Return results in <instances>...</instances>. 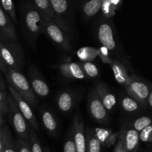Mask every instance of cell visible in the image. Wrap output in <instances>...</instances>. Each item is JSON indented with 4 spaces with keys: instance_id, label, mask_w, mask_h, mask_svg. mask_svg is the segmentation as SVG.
I'll return each mask as SVG.
<instances>
[{
    "instance_id": "26",
    "label": "cell",
    "mask_w": 152,
    "mask_h": 152,
    "mask_svg": "<svg viewBox=\"0 0 152 152\" xmlns=\"http://www.w3.org/2000/svg\"><path fill=\"white\" fill-rule=\"evenodd\" d=\"M80 64L84 73L86 74V77L94 78L99 75V69L95 64L91 62H83Z\"/></svg>"
},
{
    "instance_id": "34",
    "label": "cell",
    "mask_w": 152,
    "mask_h": 152,
    "mask_svg": "<svg viewBox=\"0 0 152 152\" xmlns=\"http://www.w3.org/2000/svg\"><path fill=\"white\" fill-rule=\"evenodd\" d=\"M99 50V57L100 58L101 60L102 61V62H104L105 64H108V65H111L113 62V59H111V58H109L108 56V53H105V51L108 50L106 48L102 47Z\"/></svg>"
},
{
    "instance_id": "22",
    "label": "cell",
    "mask_w": 152,
    "mask_h": 152,
    "mask_svg": "<svg viewBox=\"0 0 152 152\" xmlns=\"http://www.w3.org/2000/svg\"><path fill=\"white\" fill-rule=\"evenodd\" d=\"M86 140L88 152H101L100 140L92 129H88Z\"/></svg>"
},
{
    "instance_id": "23",
    "label": "cell",
    "mask_w": 152,
    "mask_h": 152,
    "mask_svg": "<svg viewBox=\"0 0 152 152\" xmlns=\"http://www.w3.org/2000/svg\"><path fill=\"white\" fill-rule=\"evenodd\" d=\"M102 0H89L83 6V13L87 16H94L102 9Z\"/></svg>"
},
{
    "instance_id": "18",
    "label": "cell",
    "mask_w": 152,
    "mask_h": 152,
    "mask_svg": "<svg viewBox=\"0 0 152 152\" xmlns=\"http://www.w3.org/2000/svg\"><path fill=\"white\" fill-rule=\"evenodd\" d=\"M31 1L34 7L44 15L47 20H53L56 22V16L51 7L50 0H31Z\"/></svg>"
},
{
    "instance_id": "33",
    "label": "cell",
    "mask_w": 152,
    "mask_h": 152,
    "mask_svg": "<svg viewBox=\"0 0 152 152\" xmlns=\"http://www.w3.org/2000/svg\"><path fill=\"white\" fill-rule=\"evenodd\" d=\"M114 152H129L126 148V145L124 143V137H123V130L120 132L119 137L117 139V142L116 144Z\"/></svg>"
},
{
    "instance_id": "36",
    "label": "cell",
    "mask_w": 152,
    "mask_h": 152,
    "mask_svg": "<svg viewBox=\"0 0 152 152\" xmlns=\"http://www.w3.org/2000/svg\"><path fill=\"white\" fill-rule=\"evenodd\" d=\"M18 147H19V152H32L30 145L22 140V139L18 140Z\"/></svg>"
},
{
    "instance_id": "35",
    "label": "cell",
    "mask_w": 152,
    "mask_h": 152,
    "mask_svg": "<svg viewBox=\"0 0 152 152\" xmlns=\"http://www.w3.org/2000/svg\"><path fill=\"white\" fill-rule=\"evenodd\" d=\"M102 10L105 15H111L112 13L111 1L110 0H102Z\"/></svg>"
},
{
    "instance_id": "28",
    "label": "cell",
    "mask_w": 152,
    "mask_h": 152,
    "mask_svg": "<svg viewBox=\"0 0 152 152\" xmlns=\"http://www.w3.org/2000/svg\"><path fill=\"white\" fill-rule=\"evenodd\" d=\"M151 118H150L149 117H145V116H144V117H140V118L137 119L136 120L134 121L133 128L135 130L137 131V132H140L142 129H144L145 127L151 125Z\"/></svg>"
},
{
    "instance_id": "9",
    "label": "cell",
    "mask_w": 152,
    "mask_h": 152,
    "mask_svg": "<svg viewBox=\"0 0 152 152\" xmlns=\"http://www.w3.org/2000/svg\"><path fill=\"white\" fill-rule=\"evenodd\" d=\"M71 131L74 135L77 152H88L87 140L85 134L84 123L79 114H76L74 117Z\"/></svg>"
},
{
    "instance_id": "14",
    "label": "cell",
    "mask_w": 152,
    "mask_h": 152,
    "mask_svg": "<svg viewBox=\"0 0 152 152\" xmlns=\"http://www.w3.org/2000/svg\"><path fill=\"white\" fill-rule=\"evenodd\" d=\"M96 92L102 103L108 111L114 109L117 104V99L114 94L110 92L103 83H98L95 86Z\"/></svg>"
},
{
    "instance_id": "1",
    "label": "cell",
    "mask_w": 152,
    "mask_h": 152,
    "mask_svg": "<svg viewBox=\"0 0 152 152\" xmlns=\"http://www.w3.org/2000/svg\"><path fill=\"white\" fill-rule=\"evenodd\" d=\"M5 74L8 84L11 85L31 106L37 105L38 102L37 94L33 90L30 82L28 81L26 77L19 70L8 68Z\"/></svg>"
},
{
    "instance_id": "6",
    "label": "cell",
    "mask_w": 152,
    "mask_h": 152,
    "mask_svg": "<svg viewBox=\"0 0 152 152\" xmlns=\"http://www.w3.org/2000/svg\"><path fill=\"white\" fill-rule=\"evenodd\" d=\"M124 87L128 94L140 103L144 105L148 103L151 91L146 83L137 80L134 77H131L129 83Z\"/></svg>"
},
{
    "instance_id": "40",
    "label": "cell",
    "mask_w": 152,
    "mask_h": 152,
    "mask_svg": "<svg viewBox=\"0 0 152 152\" xmlns=\"http://www.w3.org/2000/svg\"><path fill=\"white\" fill-rule=\"evenodd\" d=\"M148 104H149L150 106L152 108V91H151V93H150V95H149V97H148Z\"/></svg>"
},
{
    "instance_id": "19",
    "label": "cell",
    "mask_w": 152,
    "mask_h": 152,
    "mask_svg": "<svg viewBox=\"0 0 152 152\" xmlns=\"http://www.w3.org/2000/svg\"><path fill=\"white\" fill-rule=\"evenodd\" d=\"M74 96L72 94L65 91L58 96L57 106L62 112H68L72 109L74 106Z\"/></svg>"
},
{
    "instance_id": "16",
    "label": "cell",
    "mask_w": 152,
    "mask_h": 152,
    "mask_svg": "<svg viewBox=\"0 0 152 152\" xmlns=\"http://www.w3.org/2000/svg\"><path fill=\"white\" fill-rule=\"evenodd\" d=\"M116 81L120 85L126 86L129 83L131 77L128 74L126 67L120 61L114 60L111 65Z\"/></svg>"
},
{
    "instance_id": "13",
    "label": "cell",
    "mask_w": 152,
    "mask_h": 152,
    "mask_svg": "<svg viewBox=\"0 0 152 152\" xmlns=\"http://www.w3.org/2000/svg\"><path fill=\"white\" fill-rule=\"evenodd\" d=\"M59 70L67 78L83 80L86 77L81 65L77 62H64L59 65Z\"/></svg>"
},
{
    "instance_id": "2",
    "label": "cell",
    "mask_w": 152,
    "mask_h": 152,
    "mask_svg": "<svg viewBox=\"0 0 152 152\" xmlns=\"http://www.w3.org/2000/svg\"><path fill=\"white\" fill-rule=\"evenodd\" d=\"M47 19L35 7H27L24 10L23 25L27 34L31 39L36 41L39 36L43 34Z\"/></svg>"
},
{
    "instance_id": "32",
    "label": "cell",
    "mask_w": 152,
    "mask_h": 152,
    "mask_svg": "<svg viewBox=\"0 0 152 152\" xmlns=\"http://www.w3.org/2000/svg\"><path fill=\"white\" fill-rule=\"evenodd\" d=\"M64 152H77V148H76L75 142L74 140V135L71 131V135H69L67 139L66 142L64 144Z\"/></svg>"
},
{
    "instance_id": "37",
    "label": "cell",
    "mask_w": 152,
    "mask_h": 152,
    "mask_svg": "<svg viewBox=\"0 0 152 152\" xmlns=\"http://www.w3.org/2000/svg\"><path fill=\"white\" fill-rule=\"evenodd\" d=\"M7 68H7V65H6L5 62H4V59H3L2 56H1V50H0V70H1L4 74H6L7 71Z\"/></svg>"
},
{
    "instance_id": "5",
    "label": "cell",
    "mask_w": 152,
    "mask_h": 152,
    "mask_svg": "<svg viewBox=\"0 0 152 152\" xmlns=\"http://www.w3.org/2000/svg\"><path fill=\"white\" fill-rule=\"evenodd\" d=\"M7 113L17 134L21 139L27 140L29 138L27 120H25V117L19 110L17 104L10 94L8 95V112Z\"/></svg>"
},
{
    "instance_id": "27",
    "label": "cell",
    "mask_w": 152,
    "mask_h": 152,
    "mask_svg": "<svg viewBox=\"0 0 152 152\" xmlns=\"http://www.w3.org/2000/svg\"><path fill=\"white\" fill-rule=\"evenodd\" d=\"M1 132L3 136V142H4V152H16L13 147L11 136L7 127L1 129Z\"/></svg>"
},
{
    "instance_id": "17",
    "label": "cell",
    "mask_w": 152,
    "mask_h": 152,
    "mask_svg": "<svg viewBox=\"0 0 152 152\" xmlns=\"http://www.w3.org/2000/svg\"><path fill=\"white\" fill-rule=\"evenodd\" d=\"M124 143L129 152H135L139 145L140 133L134 129H129L128 130H123Z\"/></svg>"
},
{
    "instance_id": "12",
    "label": "cell",
    "mask_w": 152,
    "mask_h": 152,
    "mask_svg": "<svg viewBox=\"0 0 152 152\" xmlns=\"http://www.w3.org/2000/svg\"><path fill=\"white\" fill-rule=\"evenodd\" d=\"M30 83L36 94L39 96H47L49 94V87L39 73L34 68L30 70Z\"/></svg>"
},
{
    "instance_id": "41",
    "label": "cell",
    "mask_w": 152,
    "mask_h": 152,
    "mask_svg": "<svg viewBox=\"0 0 152 152\" xmlns=\"http://www.w3.org/2000/svg\"><path fill=\"white\" fill-rule=\"evenodd\" d=\"M4 125V120H3V115L0 112V126H2Z\"/></svg>"
},
{
    "instance_id": "7",
    "label": "cell",
    "mask_w": 152,
    "mask_h": 152,
    "mask_svg": "<svg viewBox=\"0 0 152 152\" xmlns=\"http://www.w3.org/2000/svg\"><path fill=\"white\" fill-rule=\"evenodd\" d=\"M88 111L91 116L98 123L105 124L108 120V110L102 103L96 89H94L88 96Z\"/></svg>"
},
{
    "instance_id": "21",
    "label": "cell",
    "mask_w": 152,
    "mask_h": 152,
    "mask_svg": "<svg viewBox=\"0 0 152 152\" xmlns=\"http://www.w3.org/2000/svg\"><path fill=\"white\" fill-rule=\"evenodd\" d=\"M99 50H97L94 48L86 46V47L81 48L77 50V56L83 62H91L99 56Z\"/></svg>"
},
{
    "instance_id": "3",
    "label": "cell",
    "mask_w": 152,
    "mask_h": 152,
    "mask_svg": "<svg viewBox=\"0 0 152 152\" xmlns=\"http://www.w3.org/2000/svg\"><path fill=\"white\" fill-rule=\"evenodd\" d=\"M0 50L7 68L20 70L24 64V55L22 48L16 42H1L0 40Z\"/></svg>"
},
{
    "instance_id": "15",
    "label": "cell",
    "mask_w": 152,
    "mask_h": 152,
    "mask_svg": "<svg viewBox=\"0 0 152 152\" xmlns=\"http://www.w3.org/2000/svg\"><path fill=\"white\" fill-rule=\"evenodd\" d=\"M50 4L53 8L54 14L56 16V22L68 31V28L67 24L62 21L61 16H63L64 14L67 13L68 8V3L67 0H50Z\"/></svg>"
},
{
    "instance_id": "39",
    "label": "cell",
    "mask_w": 152,
    "mask_h": 152,
    "mask_svg": "<svg viewBox=\"0 0 152 152\" xmlns=\"http://www.w3.org/2000/svg\"><path fill=\"white\" fill-rule=\"evenodd\" d=\"M6 88L5 83H4V80L1 78V77L0 76V91H4Z\"/></svg>"
},
{
    "instance_id": "31",
    "label": "cell",
    "mask_w": 152,
    "mask_h": 152,
    "mask_svg": "<svg viewBox=\"0 0 152 152\" xmlns=\"http://www.w3.org/2000/svg\"><path fill=\"white\" fill-rule=\"evenodd\" d=\"M140 140L144 142L152 141V123L140 132Z\"/></svg>"
},
{
    "instance_id": "4",
    "label": "cell",
    "mask_w": 152,
    "mask_h": 152,
    "mask_svg": "<svg viewBox=\"0 0 152 152\" xmlns=\"http://www.w3.org/2000/svg\"><path fill=\"white\" fill-rule=\"evenodd\" d=\"M43 34L65 51L72 50L67 31L56 21L48 20L45 25Z\"/></svg>"
},
{
    "instance_id": "25",
    "label": "cell",
    "mask_w": 152,
    "mask_h": 152,
    "mask_svg": "<svg viewBox=\"0 0 152 152\" xmlns=\"http://www.w3.org/2000/svg\"><path fill=\"white\" fill-rule=\"evenodd\" d=\"M1 5L4 11L8 14L11 20L14 23H17V16H16V10H15V6L13 2V0H0Z\"/></svg>"
},
{
    "instance_id": "8",
    "label": "cell",
    "mask_w": 152,
    "mask_h": 152,
    "mask_svg": "<svg viewBox=\"0 0 152 152\" xmlns=\"http://www.w3.org/2000/svg\"><path fill=\"white\" fill-rule=\"evenodd\" d=\"M8 89L9 91H10V94L13 96V99H14L15 102L17 104L19 110L22 113V114L25 117L27 122L29 123L30 126L35 131L39 130L38 122H37L35 115H34L32 110H31V105H29V103L20 96V94L15 90V88L11 85L8 84Z\"/></svg>"
},
{
    "instance_id": "11",
    "label": "cell",
    "mask_w": 152,
    "mask_h": 152,
    "mask_svg": "<svg viewBox=\"0 0 152 152\" xmlns=\"http://www.w3.org/2000/svg\"><path fill=\"white\" fill-rule=\"evenodd\" d=\"M98 38L102 46L108 50H113L116 48L112 28L108 23L101 24L98 28Z\"/></svg>"
},
{
    "instance_id": "20",
    "label": "cell",
    "mask_w": 152,
    "mask_h": 152,
    "mask_svg": "<svg viewBox=\"0 0 152 152\" xmlns=\"http://www.w3.org/2000/svg\"><path fill=\"white\" fill-rule=\"evenodd\" d=\"M41 119L46 130L50 133L54 134L57 129V123L53 114L50 111L45 110L42 111Z\"/></svg>"
},
{
    "instance_id": "38",
    "label": "cell",
    "mask_w": 152,
    "mask_h": 152,
    "mask_svg": "<svg viewBox=\"0 0 152 152\" xmlns=\"http://www.w3.org/2000/svg\"><path fill=\"white\" fill-rule=\"evenodd\" d=\"M0 152H4V142H3V136L1 129H0Z\"/></svg>"
},
{
    "instance_id": "10",
    "label": "cell",
    "mask_w": 152,
    "mask_h": 152,
    "mask_svg": "<svg viewBox=\"0 0 152 152\" xmlns=\"http://www.w3.org/2000/svg\"><path fill=\"white\" fill-rule=\"evenodd\" d=\"M0 36L4 41H17V34L10 17L0 6Z\"/></svg>"
},
{
    "instance_id": "24",
    "label": "cell",
    "mask_w": 152,
    "mask_h": 152,
    "mask_svg": "<svg viewBox=\"0 0 152 152\" xmlns=\"http://www.w3.org/2000/svg\"><path fill=\"white\" fill-rule=\"evenodd\" d=\"M122 107L127 112H134L140 108V102L131 96H124L121 100Z\"/></svg>"
},
{
    "instance_id": "30",
    "label": "cell",
    "mask_w": 152,
    "mask_h": 152,
    "mask_svg": "<svg viewBox=\"0 0 152 152\" xmlns=\"http://www.w3.org/2000/svg\"><path fill=\"white\" fill-rule=\"evenodd\" d=\"M0 112L2 115L8 112V96L3 91H0Z\"/></svg>"
},
{
    "instance_id": "29",
    "label": "cell",
    "mask_w": 152,
    "mask_h": 152,
    "mask_svg": "<svg viewBox=\"0 0 152 152\" xmlns=\"http://www.w3.org/2000/svg\"><path fill=\"white\" fill-rule=\"evenodd\" d=\"M29 133V139H30V143H31V148L32 152H42V149L40 145L39 142L38 140H37V136L35 134V132L34 129H30Z\"/></svg>"
}]
</instances>
